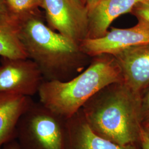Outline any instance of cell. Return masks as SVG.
<instances>
[{"mask_svg": "<svg viewBox=\"0 0 149 149\" xmlns=\"http://www.w3.org/2000/svg\"><path fill=\"white\" fill-rule=\"evenodd\" d=\"M0 56L13 59L28 58L15 24H0Z\"/></svg>", "mask_w": 149, "mask_h": 149, "instance_id": "7c38bea8", "label": "cell"}, {"mask_svg": "<svg viewBox=\"0 0 149 149\" xmlns=\"http://www.w3.org/2000/svg\"><path fill=\"white\" fill-rule=\"evenodd\" d=\"M47 25L53 30L80 43L87 37L88 10L74 5L71 0H43Z\"/></svg>", "mask_w": 149, "mask_h": 149, "instance_id": "8992f818", "label": "cell"}, {"mask_svg": "<svg viewBox=\"0 0 149 149\" xmlns=\"http://www.w3.org/2000/svg\"><path fill=\"white\" fill-rule=\"evenodd\" d=\"M123 82L141 95L149 86V43L128 48L113 56Z\"/></svg>", "mask_w": 149, "mask_h": 149, "instance_id": "ba28073f", "label": "cell"}, {"mask_svg": "<svg viewBox=\"0 0 149 149\" xmlns=\"http://www.w3.org/2000/svg\"><path fill=\"white\" fill-rule=\"evenodd\" d=\"M27 53L40 70L44 80L65 81L83 71L89 57L75 43L46 24L37 14L16 24Z\"/></svg>", "mask_w": 149, "mask_h": 149, "instance_id": "7a4b0ae2", "label": "cell"}, {"mask_svg": "<svg viewBox=\"0 0 149 149\" xmlns=\"http://www.w3.org/2000/svg\"><path fill=\"white\" fill-rule=\"evenodd\" d=\"M0 149H20L19 144L16 139L4 145Z\"/></svg>", "mask_w": 149, "mask_h": 149, "instance_id": "ac0fdd59", "label": "cell"}, {"mask_svg": "<svg viewBox=\"0 0 149 149\" xmlns=\"http://www.w3.org/2000/svg\"><path fill=\"white\" fill-rule=\"evenodd\" d=\"M11 19L17 23L31 16L40 13L43 0H6Z\"/></svg>", "mask_w": 149, "mask_h": 149, "instance_id": "4fadbf2b", "label": "cell"}, {"mask_svg": "<svg viewBox=\"0 0 149 149\" xmlns=\"http://www.w3.org/2000/svg\"><path fill=\"white\" fill-rule=\"evenodd\" d=\"M71 1L74 5L76 6L77 7H78L79 8H86L85 5L81 2V0H71Z\"/></svg>", "mask_w": 149, "mask_h": 149, "instance_id": "44dd1931", "label": "cell"}, {"mask_svg": "<svg viewBox=\"0 0 149 149\" xmlns=\"http://www.w3.org/2000/svg\"><path fill=\"white\" fill-rule=\"evenodd\" d=\"M141 116L144 121L149 118V86L141 95Z\"/></svg>", "mask_w": 149, "mask_h": 149, "instance_id": "9a60e30c", "label": "cell"}, {"mask_svg": "<svg viewBox=\"0 0 149 149\" xmlns=\"http://www.w3.org/2000/svg\"><path fill=\"white\" fill-rule=\"evenodd\" d=\"M66 120L33 101L17 124L16 140L20 149H66Z\"/></svg>", "mask_w": 149, "mask_h": 149, "instance_id": "277c9868", "label": "cell"}, {"mask_svg": "<svg viewBox=\"0 0 149 149\" xmlns=\"http://www.w3.org/2000/svg\"><path fill=\"white\" fill-rule=\"evenodd\" d=\"M141 97L123 81L99 91L81 109L97 135L121 145L140 144L142 131Z\"/></svg>", "mask_w": 149, "mask_h": 149, "instance_id": "6da1fadb", "label": "cell"}, {"mask_svg": "<svg viewBox=\"0 0 149 149\" xmlns=\"http://www.w3.org/2000/svg\"><path fill=\"white\" fill-rule=\"evenodd\" d=\"M149 43V22L138 19V23L128 28H112L96 39H85L80 44L82 51L90 58L108 54L115 55L135 46Z\"/></svg>", "mask_w": 149, "mask_h": 149, "instance_id": "5b68a950", "label": "cell"}, {"mask_svg": "<svg viewBox=\"0 0 149 149\" xmlns=\"http://www.w3.org/2000/svg\"><path fill=\"white\" fill-rule=\"evenodd\" d=\"M99 0H85L86 7L87 10H91L96 5Z\"/></svg>", "mask_w": 149, "mask_h": 149, "instance_id": "ffe728a7", "label": "cell"}, {"mask_svg": "<svg viewBox=\"0 0 149 149\" xmlns=\"http://www.w3.org/2000/svg\"><path fill=\"white\" fill-rule=\"evenodd\" d=\"M143 0H99L88 11V33L86 39L104 36L112 22L119 16L131 13Z\"/></svg>", "mask_w": 149, "mask_h": 149, "instance_id": "30bf717a", "label": "cell"}, {"mask_svg": "<svg viewBox=\"0 0 149 149\" xmlns=\"http://www.w3.org/2000/svg\"><path fill=\"white\" fill-rule=\"evenodd\" d=\"M1 23H12V21L8 11L6 0H0V24Z\"/></svg>", "mask_w": 149, "mask_h": 149, "instance_id": "2e32d148", "label": "cell"}, {"mask_svg": "<svg viewBox=\"0 0 149 149\" xmlns=\"http://www.w3.org/2000/svg\"><path fill=\"white\" fill-rule=\"evenodd\" d=\"M33 102L31 97L0 93V148L16 139L18 121Z\"/></svg>", "mask_w": 149, "mask_h": 149, "instance_id": "8fae6325", "label": "cell"}, {"mask_svg": "<svg viewBox=\"0 0 149 149\" xmlns=\"http://www.w3.org/2000/svg\"><path fill=\"white\" fill-rule=\"evenodd\" d=\"M142 128L144 132L147 135L149 138V118L144 120L142 123Z\"/></svg>", "mask_w": 149, "mask_h": 149, "instance_id": "d6986e66", "label": "cell"}, {"mask_svg": "<svg viewBox=\"0 0 149 149\" xmlns=\"http://www.w3.org/2000/svg\"><path fill=\"white\" fill-rule=\"evenodd\" d=\"M131 13L138 19L149 22V0H143L134 7Z\"/></svg>", "mask_w": 149, "mask_h": 149, "instance_id": "5bb4252c", "label": "cell"}, {"mask_svg": "<svg viewBox=\"0 0 149 149\" xmlns=\"http://www.w3.org/2000/svg\"><path fill=\"white\" fill-rule=\"evenodd\" d=\"M92 58L87 68L70 80H44L38 92L39 102L68 119L99 91L123 81L120 67L113 55L103 54Z\"/></svg>", "mask_w": 149, "mask_h": 149, "instance_id": "3957f363", "label": "cell"}, {"mask_svg": "<svg viewBox=\"0 0 149 149\" xmlns=\"http://www.w3.org/2000/svg\"><path fill=\"white\" fill-rule=\"evenodd\" d=\"M44 80L39 68L31 59L1 58L0 93L31 97L38 93Z\"/></svg>", "mask_w": 149, "mask_h": 149, "instance_id": "52a82bcc", "label": "cell"}, {"mask_svg": "<svg viewBox=\"0 0 149 149\" xmlns=\"http://www.w3.org/2000/svg\"><path fill=\"white\" fill-rule=\"evenodd\" d=\"M66 149H141L139 144L121 145L95 133L89 127L81 110L66 120Z\"/></svg>", "mask_w": 149, "mask_h": 149, "instance_id": "9c48e42d", "label": "cell"}, {"mask_svg": "<svg viewBox=\"0 0 149 149\" xmlns=\"http://www.w3.org/2000/svg\"><path fill=\"white\" fill-rule=\"evenodd\" d=\"M81 2H82L86 6L85 0H81Z\"/></svg>", "mask_w": 149, "mask_h": 149, "instance_id": "7402d4cb", "label": "cell"}, {"mask_svg": "<svg viewBox=\"0 0 149 149\" xmlns=\"http://www.w3.org/2000/svg\"><path fill=\"white\" fill-rule=\"evenodd\" d=\"M140 145L141 149H149V138L146 133L144 132L143 128L140 136Z\"/></svg>", "mask_w": 149, "mask_h": 149, "instance_id": "e0dca14e", "label": "cell"}]
</instances>
